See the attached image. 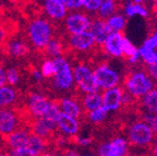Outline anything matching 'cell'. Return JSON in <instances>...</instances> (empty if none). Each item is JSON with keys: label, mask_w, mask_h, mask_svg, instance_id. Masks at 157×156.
<instances>
[{"label": "cell", "mask_w": 157, "mask_h": 156, "mask_svg": "<svg viewBox=\"0 0 157 156\" xmlns=\"http://www.w3.org/2000/svg\"><path fill=\"white\" fill-rule=\"evenodd\" d=\"M27 36L31 44L36 49L42 51L52 38V24L44 19H34L29 22L27 29Z\"/></svg>", "instance_id": "obj_1"}, {"label": "cell", "mask_w": 157, "mask_h": 156, "mask_svg": "<svg viewBox=\"0 0 157 156\" xmlns=\"http://www.w3.org/2000/svg\"><path fill=\"white\" fill-rule=\"evenodd\" d=\"M55 74L52 76V86L59 91H68L73 86V73L70 64L64 57L58 56L52 58Z\"/></svg>", "instance_id": "obj_2"}, {"label": "cell", "mask_w": 157, "mask_h": 156, "mask_svg": "<svg viewBox=\"0 0 157 156\" xmlns=\"http://www.w3.org/2000/svg\"><path fill=\"white\" fill-rule=\"evenodd\" d=\"M155 88V83L145 71H135L125 78L124 88L129 94L139 99Z\"/></svg>", "instance_id": "obj_3"}, {"label": "cell", "mask_w": 157, "mask_h": 156, "mask_svg": "<svg viewBox=\"0 0 157 156\" xmlns=\"http://www.w3.org/2000/svg\"><path fill=\"white\" fill-rule=\"evenodd\" d=\"M155 137V132L142 120L133 122L128 130V142L134 146H148L153 143Z\"/></svg>", "instance_id": "obj_4"}, {"label": "cell", "mask_w": 157, "mask_h": 156, "mask_svg": "<svg viewBox=\"0 0 157 156\" xmlns=\"http://www.w3.org/2000/svg\"><path fill=\"white\" fill-rule=\"evenodd\" d=\"M72 73H73L74 83L82 93L86 94V93H93L99 91L95 76H94V71L90 66L80 62L73 68Z\"/></svg>", "instance_id": "obj_5"}, {"label": "cell", "mask_w": 157, "mask_h": 156, "mask_svg": "<svg viewBox=\"0 0 157 156\" xmlns=\"http://www.w3.org/2000/svg\"><path fill=\"white\" fill-rule=\"evenodd\" d=\"M94 76L99 90H108L119 85L120 76L108 64H101L94 69Z\"/></svg>", "instance_id": "obj_6"}, {"label": "cell", "mask_w": 157, "mask_h": 156, "mask_svg": "<svg viewBox=\"0 0 157 156\" xmlns=\"http://www.w3.org/2000/svg\"><path fill=\"white\" fill-rule=\"evenodd\" d=\"M50 105V100L46 96L33 92L29 93L27 96V105L25 106V110L32 119L42 118L48 110Z\"/></svg>", "instance_id": "obj_7"}, {"label": "cell", "mask_w": 157, "mask_h": 156, "mask_svg": "<svg viewBox=\"0 0 157 156\" xmlns=\"http://www.w3.org/2000/svg\"><path fill=\"white\" fill-rule=\"evenodd\" d=\"M129 142L125 138L116 137L109 142L99 145L98 156H125L128 154Z\"/></svg>", "instance_id": "obj_8"}, {"label": "cell", "mask_w": 157, "mask_h": 156, "mask_svg": "<svg viewBox=\"0 0 157 156\" xmlns=\"http://www.w3.org/2000/svg\"><path fill=\"white\" fill-rule=\"evenodd\" d=\"M64 19H66V29L69 34H78L88 31L92 24L91 17L81 12L70 13Z\"/></svg>", "instance_id": "obj_9"}, {"label": "cell", "mask_w": 157, "mask_h": 156, "mask_svg": "<svg viewBox=\"0 0 157 156\" xmlns=\"http://www.w3.org/2000/svg\"><path fill=\"white\" fill-rule=\"evenodd\" d=\"M29 134H31V131L29 129L21 128V129H17L11 133L7 134V135H3V137L0 135V137H1V141L5 144L6 149L13 150L27 146Z\"/></svg>", "instance_id": "obj_10"}, {"label": "cell", "mask_w": 157, "mask_h": 156, "mask_svg": "<svg viewBox=\"0 0 157 156\" xmlns=\"http://www.w3.org/2000/svg\"><path fill=\"white\" fill-rule=\"evenodd\" d=\"M68 45L70 48L76 51H88L95 46L96 41L92 33L90 31H85L78 34H70Z\"/></svg>", "instance_id": "obj_11"}, {"label": "cell", "mask_w": 157, "mask_h": 156, "mask_svg": "<svg viewBox=\"0 0 157 156\" xmlns=\"http://www.w3.org/2000/svg\"><path fill=\"white\" fill-rule=\"evenodd\" d=\"M123 90L121 86H116L113 88L105 90L101 94L103 97V106L108 110V111H117L119 108L122 106V96Z\"/></svg>", "instance_id": "obj_12"}, {"label": "cell", "mask_w": 157, "mask_h": 156, "mask_svg": "<svg viewBox=\"0 0 157 156\" xmlns=\"http://www.w3.org/2000/svg\"><path fill=\"white\" fill-rule=\"evenodd\" d=\"M57 130L61 132V134H63L64 137H75L80 130L78 119L61 111L57 119Z\"/></svg>", "instance_id": "obj_13"}, {"label": "cell", "mask_w": 157, "mask_h": 156, "mask_svg": "<svg viewBox=\"0 0 157 156\" xmlns=\"http://www.w3.org/2000/svg\"><path fill=\"white\" fill-rule=\"evenodd\" d=\"M122 39L123 35L121 32H111L101 45L104 51L113 58L122 57Z\"/></svg>", "instance_id": "obj_14"}, {"label": "cell", "mask_w": 157, "mask_h": 156, "mask_svg": "<svg viewBox=\"0 0 157 156\" xmlns=\"http://www.w3.org/2000/svg\"><path fill=\"white\" fill-rule=\"evenodd\" d=\"M2 47L6 54L14 59L24 58L29 54V47L23 39L20 38L7 39Z\"/></svg>", "instance_id": "obj_15"}, {"label": "cell", "mask_w": 157, "mask_h": 156, "mask_svg": "<svg viewBox=\"0 0 157 156\" xmlns=\"http://www.w3.org/2000/svg\"><path fill=\"white\" fill-rule=\"evenodd\" d=\"M44 9L48 17L56 21L63 20L68 15V8L61 0H45Z\"/></svg>", "instance_id": "obj_16"}, {"label": "cell", "mask_w": 157, "mask_h": 156, "mask_svg": "<svg viewBox=\"0 0 157 156\" xmlns=\"http://www.w3.org/2000/svg\"><path fill=\"white\" fill-rule=\"evenodd\" d=\"M58 100L59 107L60 110L67 115L71 116L76 119H80L83 115V111H82V108L80 103L76 102L74 98H68V97H62Z\"/></svg>", "instance_id": "obj_17"}, {"label": "cell", "mask_w": 157, "mask_h": 156, "mask_svg": "<svg viewBox=\"0 0 157 156\" xmlns=\"http://www.w3.org/2000/svg\"><path fill=\"white\" fill-rule=\"evenodd\" d=\"M90 32L92 33V35L95 38L96 44L101 45V46L103 45V43L107 38L108 35L111 33L109 27L106 24V21L103 19H97L95 21H92Z\"/></svg>", "instance_id": "obj_18"}, {"label": "cell", "mask_w": 157, "mask_h": 156, "mask_svg": "<svg viewBox=\"0 0 157 156\" xmlns=\"http://www.w3.org/2000/svg\"><path fill=\"white\" fill-rule=\"evenodd\" d=\"M17 99H19V94L17 90L11 85H5L0 88V108L15 105Z\"/></svg>", "instance_id": "obj_19"}, {"label": "cell", "mask_w": 157, "mask_h": 156, "mask_svg": "<svg viewBox=\"0 0 157 156\" xmlns=\"http://www.w3.org/2000/svg\"><path fill=\"white\" fill-rule=\"evenodd\" d=\"M140 105L144 112L157 115V90L153 88L140 98Z\"/></svg>", "instance_id": "obj_20"}, {"label": "cell", "mask_w": 157, "mask_h": 156, "mask_svg": "<svg viewBox=\"0 0 157 156\" xmlns=\"http://www.w3.org/2000/svg\"><path fill=\"white\" fill-rule=\"evenodd\" d=\"M82 106L86 112L97 109L98 107L103 106V97L99 92L86 93L82 99Z\"/></svg>", "instance_id": "obj_21"}, {"label": "cell", "mask_w": 157, "mask_h": 156, "mask_svg": "<svg viewBox=\"0 0 157 156\" xmlns=\"http://www.w3.org/2000/svg\"><path fill=\"white\" fill-rule=\"evenodd\" d=\"M63 50H64L63 43L61 41H59L58 38H52L42 51L46 53L45 55H47L48 57L55 58V57L61 56L63 54Z\"/></svg>", "instance_id": "obj_22"}, {"label": "cell", "mask_w": 157, "mask_h": 156, "mask_svg": "<svg viewBox=\"0 0 157 156\" xmlns=\"http://www.w3.org/2000/svg\"><path fill=\"white\" fill-rule=\"evenodd\" d=\"M124 13L128 18H133L136 17V15L146 18L148 15V10L142 3L128 2L124 7Z\"/></svg>", "instance_id": "obj_23"}, {"label": "cell", "mask_w": 157, "mask_h": 156, "mask_svg": "<svg viewBox=\"0 0 157 156\" xmlns=\"http://www.w3.org/2000/svg\"><path fill=\"white\" fill-rule=\"evenodd\" d=\"M47 142L45 140H43L42 138L37 137L35 134L31 133L29 138V142H27V147L31 151H33L37 156L40 155L42 153H44L45 150L47 147Z\"/></svg>", "instance_id": "obj_24"}, {"label": "cell", "mask_w": 157, "mask_h": 156, "mask_svg": "<svg viewBox=\"0 0 157 156\" xmlns=\"http://www.w3.org/2000/svg\"><path fill=\"white\" fill-rule=\"evenodd\" d=\"M105 21L110 32H121L127 24V20L124 19V17L121 14H117V13L106 19Z\"/></svg>", "instance_id": "obj_25"}, {"label": "cell", "mask_w": 157, "mask_h": 156, "mask_svg": "<svg viewBox=\"0 0 157 156\" xmlns=\"http://www.w3.org/2000/svg\"><path fill=\"white\" fill-rule=\"evenodd\" d=\"M116 10H117V6H116L115 0H103L101 7L97 10L98 17L99 19L106 20L115 14Z\"/></svg>", "instance_id": "obj_26"}, {"label": "cell", "mask_w": 157, "mask_h": 156, "mask_svg": "<svg viewBox=\"0 0 157 156\" xmlns=\"http://www.w3.org/2000/svg\"><path fill=\"white\" fill-rule=\"evenodd\" d=\"M86 114H87L88 121L94 124H98V123H101V122L107 118L109 111H108L104 106H101V107H98L97 109H94V110H92V111L86 112Z\"/></svg>", "instance_id": "obj_27"}, {"label": "cell", "mask_w": 157, "mask_h": 156, "mask_svg": "<svg viewBox=\"0 0 157 156\" xmlns=\"http://www.w3.org/2000/svg\"><path fill=\"white\" fill-rule=\"evenodd\" d=\"M139 49V54H140V58L143 60L145 64H152L157 62V51L156 49H151L147 47L142 46Z\"/></svg>", "instance_id": "obj_28"}, {"label": "cell", "mask_w": 157, "mask_h": 156, "mask_svg": "<svg viewBox=\"0 0 157 156\" xmlns=\"http://www.w3.org/2000/svg\"><path fill=\"white\" fill-rule=\"evenodd\" d=\"M40 73L44 79H52L55 74V66L52 59H45L40 66Z\"/></svg>", "instance_id": "obj_29"}, {"label": "cell", "mask_w": 157, "mask_h": 156, "mask_svg": "<svg viewBox=\"0 0 157 156\" xmlns=\"http://www.w3.org/2000/svg\"><path fill=\"white\" fill-rule=\"evenodd\" d=\"M137 53V48L132 44V41L129 38L123 36L122 39V54L123 56H125L127 58H130L133 55H135Z\"/></svg>", "instance_id": "obj_30"}, {"label": "cell", "mask_w": 157, "mask_h": 156, "mask_svg": "<svg viewBox=\"0 0 157 156\" xmlns=\"http://www.w3.org/2000/svg\"><path fill=\"white\" fill-rule=\"evenodd\" d=\"M142 121L145 123L157 134V115L155 114H148V112H144L142 114Z\"/></svg>", "instance_id": "obj_31"}, {"label": "cell", "mask_w": 157, "mask_h": 156, "mask_svg": "<svg viewBox=\"0 0 157 156\" xmlns=\"http://www.w3.org/2000/svg\"><path fill=\"white\" fill-rule=\"evenodd\" d=\"M7 83L9 85H17L20 81V72L17 68H9L6 71Z\"/></svg>", "instance_id": "obj_32"}, {"label": "cell", "mask_w": 157, "mask_h": 156, "mask_svg": "<svg viewBox=\"0 0 157 156\" xmlns=\"http://www.w3.org/2000/svg\"><path fill=\"white\" fill-rule=\"evenodd\" d=\"M101 2L103 0H84L83 8H85L87 12H97Z\"/></svg>", "instance_id": "obj_33"}, {"label": "cell", "mask_w": 157, "mask_h": 156, "mask_svg": "<svg viewBox=\"0 0 157 156\" xmlns=\"http://www.w3.org/2000/svg\"><path fill=\"white\" fill-rule=\"evenodd\" d=\"M8 153H9L10 156H37L34 152L31 151V150H29L27 146L9 150V152H8Z\"/></svg>", "instance_id": "obj_34"}, {"label": "cell", "mask_w": 157, "mask_h": 156, "mask_svg": "<svg viewBox=\"0 0 157 156\" xmlns=\"http://www.w3.org/2000/svg\"><path fill=\"white\" fill-rule=\"evenodd\" d=\"M143 46L151 49H157V32L153 33L150 37H147L143 43Z\"/></svg>", "instance_id": "obj_35"}, {"label": "cell", "mask_w": 157, "mask_h": 156, "mask_svg": "<svg viewBox=\"0 0 157 156\" xmlns=\"http://www.w3.org/2000/svg\"><path fill=\"white\" fill-rule=\"evenodd\" d=\"M83 1L84 0H64L63 3L68 10H78L83 8Z\"/></svg>", "instance_id": "obj_36"}, {"label": "cell", "mask_w": 157, "mask_h": 156, "mask_svg": "<svg viewBox=\"0 0 157 156\" xmlns=\"http://www.w3.org/2000/svg\"><path fill=\"white\" fill-rule=\"evenodd\" d=\"M74 142L80 146H88L93 143V139L91 137H75Z\"/></svg>", "instance_id": "obj_37"}, {"label": "cell", "mask_w": 157, "mask_h": 156, "mask_svg": "<svg viewBox=\"0 0 157 156\" xmlns=\"http://www.w3.org/2000/svg\"><path fill=\"white\" fill-rule=\"evenodd\" d=\"M146 73L153 81H157V62L146 66Z\"/></svg>", "instance_id": "obj_38"}, {"label": "cell", "mask_w": 157, "mask_h": 156, "mask_svg": "<svg viewBox=\"0 0 157 156\" xmlns=\"http://www.w3.org/2000/svg\"><path fill=\"white\" fill-rule=\"evenodd\" d=\"M31 74H32V76L34 78V80L36 81L37 83H42L43 80H44L42 73H40V71L37 70L36 68H32V69H31Z\"/></svg>", "instance_id": "obj_39"}, {"label": "cell", "mask_w": 157, "mask_h": 156, "mask_svg": "<svg viewBox=\"0 0 157 156\" xmlns=\"http://www.w3.org/2000/svg\"><path fill=\"white\" fill-rule=\"evenodd\" d=\"M7 39H8L7 29L2 25H0V46H3V44L7 41Z\"/></svg>", "instance_id": "obj_40"}, {"label": "cell", "mask_w": 157, "mask_h": 156, "mask_svg": "<svg viewBox=\"0 0 157 156\" xmlns=\"http://www.w3.org/2000/svg\"><path fill=\"white\" fill-rule=\"evenodd\" d=\"M7 84V76H6V70L2 66H0V88Z\"/></svg>", "instance_id": "obj_41"}, {"label": "cell", "mask_w": 157, "mask_h": 156, "mask_svg": "<svg viewBox=\"0 0 157 156\" xmlns=\"http://www.w3.org/2000/svg\"><path fill=\"white\" fill-rule=\"evenodd\" d=\"M62 156H82V154H80L78 151L75 150H71V149H68V150H62Z\"/></svg>", "instance_id": "obj_42"}, {"label": "cell", "mask_w": 157, "mask_h": 156, "mask_svg": "<svg viewBox=\"0 0 157 156\" xmlns=\"http://www.w3.org/2000/svg\"><path fill=\"white\" fill-rule=\"evenodd\" d=\"M140 54H139V49H137V53L135 55H133L132 57H130V58H128V61H129V64H136V62H139V60H140Z\"/></svg>", "instance_id": "obj_43"}, {"label": "cell", "mask_w": 157, "mask_h": 156, "mask_svg": "<svg viewBox=\"0 0 157 156\" xmlns=\"http://www.w3.org/2000/svg\"><path fill=\"white\" fill-rule=\"evenodd\" d=\"M152 156H157V144H155L152 149Z\"/></svg>", "instance_id": "obj_44"}, {"label": "cell", "mask_w": 157, "mask_h": 156, "mask_svg": "<svg viewBox=\"0 0 157 156\" xmlns=\"http://www.w3.org/2000/svg\"><path fill=\"white\" fill-rule=\"evenodd\" d=\"M0 156H10V155H9V153H8V152L0 150Z\"/></svg>", "instance_id": "obj_45"}, {"label": "cell", "mask_w": 157, "mask_h": 156, "mask_svg": "<svg viewBox=\"0 0 157 156\" xmlns=\"http://www.w3.org/2000/svg\"><path fill=\"white\" fill-rule=\"evenodd\" d=\"M38 156H54L52 154H50V153H46V152H44V153H42L40 155H38Z\"/></svg>", "instance_id": "obj_46"}, {"label": "cell", "mask_w": 157, "mask_h": 156, "mask_svg": "<svg viewBox=\"0 0 157 156\" xmlns=\"http://www.w3.org/2000/svg\"><path fill=\"white\" fill-rule=\"evenodd\" d=\"M9 2H11V3H19L21 0H8Z\"/></svg>", "instance_id": "obj_47"}, {"label": "cell", "mask_w": 157, "mask_h": 156, "mask_svg": "<svg viewBox=\"0 0 157 156\" xmlns=\"http://www.w3.org/2000/svg\"><path fill=\"white\" fill-rule=\"evenodd\" d=\"M155 14H156V19H157V0H155Z\"/></svg>", "instance_id": "obj_48"}, {"label": "cell", "mask_w": 157, "mask_h": 156, "mask_svg": "<svg viewBox=\"0 0 157 156\" xmlns=\"http://www.w3.org/2000/svg\"><path fill=\"white\" fill-rule=\"evenodd\" d=\"M82 156H97V155H95V154H93V153H86V154H84V155H82Z\"/></svg>", "instance_id": "obj_49"}, {"label": "cell", "mask_w": 157, "mask_h": 156, "mask_svg": "<svg viewBox=\"0 0 157 156\" xmlns=\"http://www.w3.org/2000/svg\"><path fill=\"white\" fill-rule=\"evenodd\" d=\"M143 1H145V0H133V2H136V3H142Z\"/></svg>", "instance_id": "obj_50"}, {"label": "cell", "mask_w": 157, "mask_h": 156, "mask_svg": "<svg viewBox=\"0 0 157 156\" xmlns=\"http://www.w3.org/2000/svg\"><path fill=\"white\" fill-rule=\"evenodd\" d=\"M57 156H62V154H61V155H57Z\"/></svg>", "instance_id": "obj_51"}, {"label": "cell", "mask_w": 157, "mask_h": 156, "mask_svg": "<svg viewBox=\"0 0 157 156\" xmlns=\"http://www.w3.org/2000/svg\"><path fill=\"white\" fill-rule=\"evenodd\" d=\"M125 156H132V155H125Z\"/></svg>", "instance_id": "obj_52"}, {"label": "cell", "mask_w": 157, "mask_h": 156, "mask_svg": "<svg viewBox=\"0 0 157 156\" xmlns=\"http://www.w3.org/2000/svg\"><path fill=\"white\" fill-rule=\"evenodd\" d=\"M151 1H155V0H151Z\"/></svg>", "instance_id": "obj_53"}, {"label": "cell", "mask_w": 157, "mask_h": 156, "mask_svg": "<svg viewBox=\"0 0 157 156\" xmlns=\"http://www.w3.org/2000/svg\"><path fill=\"white\" fill-rule=\"evenodd\" d=\"M61 1H62V2H63V1H64V0H61Z\"/></svg>", "instance_id": "obj_54"}, {"label": "cell", "mask_w": 157, "mask_h": 156, "mask_svg": "<svg viewBox=\"0 0 157 156\" xmlns=\"http://www.w3.org/2000/svg\"><path fill=\"white\" fill-rule=\"evenodd\" d=\"M42 1H45V0H42Z\"/></svg>", "instance_id": "obj_55"}]
</instances>
